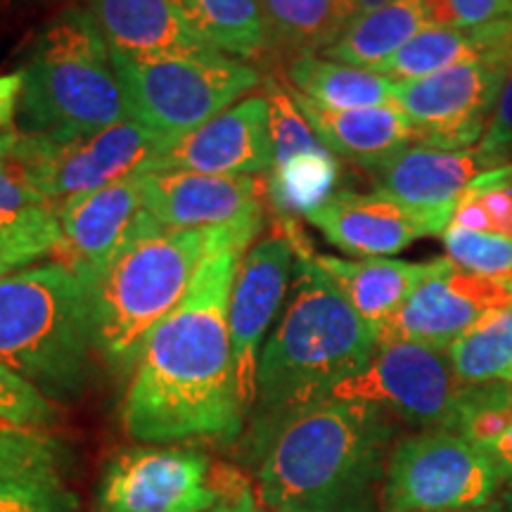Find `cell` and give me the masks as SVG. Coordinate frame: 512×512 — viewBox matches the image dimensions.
I'll return each instance as SVG.
<instances>
[{
  "mask_svg": "<svg viewBox=\"0 0 512 512\" xmlns=\"http://www.w3.org/2000/svg\"><path fill=\"white\" fill-rule=\"evenodd\" d=\"M143 207L169 228H242L259 233L266 188L252 176H209L195 171L138 174Z\"/></svg>",
  "mask_w": 512,
  "mask_h": 512,
  "instance_id": "cell-16",
  "label": "cell"
},
{
  "mask_svg": "<svg viewBox=\"0 0 512 512\" xmlns=\"http://www.w3.org/2000/svg\"><path fill=\"white\" fill-rule=\"evenodd\" d=\"M207 512H264L256 501L252 489L242 482L221 486V501Z\"/></svg>",
  "mask_w": 512,
  "mask_h": 512,
  "instance_id": "cell-39",
  "label": "cell"
},
{
  "mask_svg": "<svg viewBox=\"0 0 512 512\" xmlns=\"http://www.w3.org/2000/svg\"><path fill=\"white\" fill-rule=\"evenodd\" d=\"M460 512H503L501 503L494 501L491 505H484V508H477V510H460Z\"/></svg>",
  "mask_w": 512,
  "mask_h": 512,
  "instance_id": "cell-43",
  "label": "cell"
},
{
  "mask_svg": "<svg viewBox=\"0 0 512 512\" xmlns=\"http://www.w3.org/2000/svg\"><path fill=\"white\" fill-rule=\"evenodd\" d=\"M339 162L328 147L299 152L285 162L271 166L266 181V197L280 214V221L309 216L320 204L335 195Z\"/></svg>",
  "mask_w": 512,
  "mask_h": 512,
  "instance_id": "cell-27",
  "label": "cell"
},
{
  "mask_svg": "<svg viewBox=\"0 0 512 512\" xmlns=\"http://www.w3.org/2000/svg\"><path fill=\"white\" fill-rule=\"evenodd\" d=\"M273 138L266 95H249L219 117L183 133L145 166L157 171H195L209 176H256L271 171Z\"/></svg>",
  "mask_w": 512,
  "mask_h": 512,
  "instance_id": "cell-15",
  "label": "cell"
},
{
  "mask_svg": "<svg viewBox=\"0 0 512 512\" xmlns=\"http://www.w3.org/2000/svg\"><path fill=\"white\" fill-rule=\"evenodd\" d=\"M508 72L496 64H460L399 81L394 107L411 119L415 143L446 152L472 150L484 138Z\"/></svg>",
  "mask_w": 512,
  "mask_h": 512,
  "instance_id": "cell-12",
  "label": "cell"
},
{
  "mask_svg": "<svg viewBox=\"0 0 512 512\" xmlns=\"http://www.w3.org/2000/svg\"><path fill=\"white\" fill-rule=\"evenodd\" d=\"M131 121L183 136L219 117L261 83L252 64L228 55L131 60L112 55Z\"/></svg>",
  "mask_w": 512,
  "mask_h": 512,
  "instance_id": "cell-7",
  "label": "cell"
},
{
  "mask_svg": "<svg viewBox=\"0 0 512 512\" xmlns=\"http://www.w3.org/2000/svg\"><path fill=\"white\" fill-rule=\"evenodd\" d=\"M88 15L112 55L131 60L223 55L188 27L171 0H88Z\"/></svg>",
  "mask_w": 512,
  "mask_h": 512,
  "instance_id": "cell-20",
  "label": "cell"
},
{
  "mask_svg": "<svg viewBox=\"0 0 512 512\" xmlns=\"http://www.w3.org/2000/svg\"><path fill=\"white\" fill-rule=\"evenodd\" d=\"M498 503H501L503 512H512V479H508L501 486V494H498Z\"/></svg>",
  "mask_w": 512,
  "mask_h": 512,
  "instance_id": "cell-42",
  "label": "cell"
},
{
  "mask_svg": "<svg viewBox=\"0 0 512 512\" xmlns=\"http://www.w3.org/2000/svg\"><path fill=\"white\" fill-rule=\"evenodd\" d=\"M425 29H430V17L422 0H382L358 12L342 36L320 55L325 60L375 72Z\"/></svg>",
  "mask_w": 512,
  "mask_h": 512,
  "instance_id": "cell-23",
  "label": "cell"
},
{
  "mask_svg": "<svg viewBox=\"0 0 512 512\" xmlns=\"http://www.w3.org/2000/svg\"><path fill=\"white\" fill-rule=\"evenodd\" d=\"M48 204L36 169L15 157L0 159V221Z\"/></svg>",
  "mask_w": 512,
  "mask_h": 512,
  "instance_id": "cell-35",
  "label": "cell"
},
{
  "mask_svg": "<svg viewBox=\"0 0 512 512\" xmlns=\"http://www.w3.org/2000/svg\"><path fill=\"white\" fill-rule=\"evenodd\" d=\"M188 27L219 53L252 60L271 46L259 0H171Z\"/></svg>",
  "mask_w": 512,
  "mask_h": 512,
  "instance_id": "cell-25",
  "label": "cell"
},
{
  "mask_svg": "<svg viewBox=\"0 0 512 512\" xmlns=\"http://www.w3.org/2000/svg\"><path fill=\"white\" fill-rule=\"evenodd\" d=\"M60 245V221L53 204L0 221V278L34 266Z\"/></svg>",
  "mask_w": 512,
  "mask_h": 512,
  "instance_id": "cell-29",
  "label": "cell"
},
{
  "mask_svg": "<svg viewBox=\"0 0 512 512\" xmlns=\"http://www.w3.org/2000/svg\"><path fill=\"white\" fill-rule=\"evenodd\" d=\"M430 27L472 29L512 19V0H422Z\"/></svg>",
  "mask_w": 512,
  "mask_h": 512,
  "instance_id": "cell-36",
  "label": "cell"
},
{
  "mask_svg": "<svg viewBox=\"0 0 512 512\" xmlns=\"http://www.w3.org/2000/svg\"><path fill=\"white\" fill-rule=\"evenodd\" d=\"M19 117L27 133L55 143H74L128 117L112 53L88 10H64L36 38Z\"/></svg>",
  "mask_w": 512,
  "mask_h": 512,
  "instance_id": "cell-6",
  "label": "cell"
},
{
  "mask_svg": "<svg viewBox=\"0 0 512 512\" xmlns=\"http://www.w3.org/2000/svg\"><path fill=\"white\" fill-rule=\"evenodd\" d=\"M292 91L328 110H363L394 105L396 83L370 69L325 60L318 55H297L287 64Z\"/></svg>",
  "mask_w": 512,
  "mask_h": 512,
  "instance_id": "cell-24",
  "label": "cell"
},
{
  "mask_svg": "<svg viewBox=\"0 0 512 512\" xmlns=\"http://www.w3.org/2000/svg\"><path fill=\"white\" fill-rule=\"evenodd\" d=\"M53 207L60 221L57 261H64L88 278L110 259L131 223L145 209L140 176L121 178Z\"/></svg>",
  "mask_w": 512,
  "mask_h": 512,
  "instance_id": "cell-19",
  "label": "cell"
},
{
  "mask_svg": "<svg viewBox=\"0 0 512 512\" xmlns=\"http://www.w3.org/2000/svg\"><path fill=\"white\" fill-rule=\"evenodd\" d=\"M503 477L486 448L451 430L396 439L382 489V512H460L491 505Z\"/></svg>",
  "mask_w": 512,
  "mask_h": 512,
  "instance_id": "cell-8",
  "label": "cell"
},
{
  "mask_svg": "<svg viewBox=\"0 0 512 512\" xmlns=\"http://www.w3.org/2000/svg\"><path fill=\"white\" fill-rule=\"evenodd\" d=\"M368 171L375 190L394 197L408 209L432 216L448 228L467 185L489 171V166L484 164L477 147L446 152L413 143L370 166Z\"/></svg>",
  "mask_w": 512,
  "mask_h": 512,
  "instance_id": "cell-18",
  "label": "cell"
},
{
  "mask_svg": "<svg viewBox=\"0 0 512 512\" xmlns=\"http://www.w3.org/2000/svg\"><path fill=\"white\" fill-rule=\"evenodd\" d=\"M0 420L27 430H48L57 422V406L34 384L0 363Z\"/></svg>",
  "mask_w": 512,
  "mask_h": 512,
  "instance_id": "cell-34",
  "label": "cell"
},
{
  "mask_svg": "<svg viewBox=\"0 0 512 512\" xmlns=\"http://www.w3.org/2000/svg\"><path fill=\"white\" fill-rule=\"evenodd\" d=\"M351 3L356 5L358 10H368V8H373V5H377V3H382V0H351Z\"/></svg>",
  "mask_w": 512,
  "mask_h": 512,
  "instance_id": "cell-44",
  "label": "cell"
},
{
  "mask_svg": "<svg viewBox=\"0 0 512 512\" xmlns=\"http://www.w3.org/2000/svg\"><path fill=\"white\" fill-rule=\"evenodd\" d=\"M441 242L453 266L482 278L512 283V238L448 226Z\"/></svg>",
  "mask_w": 512,
  "mask_h": 512,
  "instance_id": "cell-31",
  "label": "cell"
},
{
  "mask_svg": "<svg viewBox=\"0 0 512 512\" xmlns=\"http://www.w3.org/2000/svg\"><path fill=\"white\" fill-rule=\"evenodd\" d=\"M396 422L363 401L323 399L280 422L261 451L264 512H382Z\"/></svg>",
  "mask_w": 512,
  "mask_h": 512,
  "instance_id": "cell-2",
  "label": "cell"
},
{
  "mask_svg": "<svg viewBox=\"0 0 512 512\" xmlns=\"http://www.w3.org/2000/svg\"><path fill=\"white\" fill-rule=\"evenodd\" d=\"M313 261L335 283L351 309L368 325H373V330L401 309L415 287L451 264L448 259L411 264V261L382 259V256L339 259L330 254H313Z\"/></svg>",
  "mask_w": 512,
  "mask_h": 512,
  "instance_id": "cell-21",
  "label": "cell"
},
{
  "mask_svg": "<svg viewBox=\"0 0 512 512\" xmlns=\"http://www.w3.org/2000/svg\"><path fill=\"white\" fill-rule=\"evenodd\" d=\"M221 228H169L143 209L110 259L88 275L95 356L112 373H133L150 332L181 304Z\"/></svg>",
  "mask_w": 512,
  "mask_h": 512,
  "instance_id": "cell-4",
  "label": "cell"
},
{
  "mask_svg": "<svg viewBox=\"0 0 512 512\" xmlns=\"http://www.w3.org/2000/svg\"><path fill=\"white\" fill-rule=\"evenodd\" d=\"M467 384L458 380L446 351L413 342L377 344L368 366L330 392L328 399L363 401L418 432H456Z\"/></svg>",
  "mask_w": 512,
  "mask_h": 512,
  "instance_id": "cell-9",
  "label": "cell"
},
{
  "mask_svg": "<svg viewBox=\"0 0 512 512\" xmlns=\"http://www.w3.org/2000/svg\"><path fill=\"white\" fill-rule=\"evenodd\" d=\"M512 306V283L448 264L415 287L394 316L375 330L377 344L413 342L446 351L484 320Z\"/></svg>",
  "mask_w": 512,
  "mask_h": 512,
  "instance_id": "cell-13",
  "label": "cell"
},
{
  "mask_svg": "<svg viewBox=\"0 0 512 512\" xmlns=\"http://www.w3.org/2000/svg\"><path fill=\"white\" fill-rule=\"evenodd\" d=\"M67 453L46 430H27L0 420V477L60 475Z\"/></svg>",
  "mask_w": 512,
  "mask_h": 512,
  "instance_id": "cell-30",
  "label": "cell"
},
{
  "mask_svg": "<svg viewBox=\"0 0 512 512\" xmlns=\"http://www.w3.org/2000/svg\"><path fill=\"white\" fill-rule=\"evenodd\" d=\"M86 278L48 261L0 278V363L53 403L86 392L93 370Z\"/></svg>",
  "mask_w": 512,
  "mask_h": 512,
  "instance_id": "cell-5",
  "label": "cell"
},
{
  "mask_svg": "<svg viewBox=\"0 0 512 512\" xmlns=\"http://www.w3.org/2000/svg\"><path fill=\"white\" fill-rule=\"evenodd\" d=\"M268 117H271V138H273V164L285 162L299 152L318 150L325 147L313 131L309 119L299 110L292 91L275 79L266 81Z\"/></svg>",
  "mask_w": 512,
  "mask_h": 512,
  "instance_id": "cell-32",
  "label": "cell"
},
{
  "mask_svg": "<svg viewBox=\"0 0 512 512\" xmlns=\"http://www.w3.org/2000/svg\"><path fill=\"white\" fill-rule=\"evenodd\" d=\"M486 453H489L491 460L496 463L503 482L512 479V425L494 441V444L486 446Z\"/></svg>",
  "mask_w": 512,
  "mask_h": 512,
  "instance_id": "cell-40",
  "label": "cell"
},
{
  "mask_svg": "<svg viewBox=\"0 0 512 512\" xmlns=\"http://www.w3.org/2000/svg\"><path fill=\"white\" fill-rule=\"evenodd\" d=\"M294 247L280 228L242 256L230 294V347L235 382L245 418L256 403V370L268 328L285 302L294 266Z\"/></svg>",
  "mask_w": 512,
  "mask_h": 512,
  "instance_id": "cell-14",
  "label": "cell"
},
{
  "mask_svg": "<svg viewBox=\"0 0 512 512\" xmlns=\"http://www.w3.org/2000/svg\"><path fill=\"white\" fill-rule=\"evenodd\" d=\"M299 110L320 143L339 157L370 169L406 145L415 143L411 119L399 107H363V110H328L292 91Z\"/></svg>",
  "mask_w": 512,
  "mask_h": 512,
  "instance_id": "cell-22",
  "label": "cell"
},
{
  "mask_svg": "<svg viewBox=\"0 0 512 512\" xmlns=\"http://www.w3.org/2000/svg\"><path fill=\"white\" fill-rule=\"evenodd\" d=\"M259 3L271 43L297 55L323 53L361 12L351 0H259Z\"/></svg>",
  "mask_w": 512,
  "mask_h": 512,
  "instance_id": "cell-26",
  "label": "cell"
},
{
  "mask_svg": "<svg viewBox=\"0 0 512 512\" xmlns=\"http://www.w3.org/2000/svg\"><path fill=\"white\" fill-rule=\"evenodd\" d=\"M22 143H24V133H0V159L3 157H15L19 155V150H22Z\"/></svg>",
  "mask_w": 512,
  "mask_h": 512,
  "instance_id": "cell-41",
  "label": "cell"
},
{
  "mask_svg": "<svg viewBox=\"0 0 512 512\" xmlns=\"http://www.w3.org/2000/svg\"><path fill=\"white\" fill-rule=\"evenodd\" d=\"M176 138L138 121H121L74 143L24 133L17 159L34 166L48 204H62L121 178L143 174L145 166Z\"/></svg>",
  "mask_w": 512,
  "mask_h": 512,
  "instance_id": "cell-11",
  "label": "cell"
},
{
  "mask_svg": "<svg viewBox=\"0 0 512 512\" xmlns=\"http://www.w3.org/2000/svg\"><path fill=\"white\" fill-rule=\"evenodd\" d=\"M256 235L223 226L181 304L150 332L121 408L131 439L157 446L240 439L247 418L230 347V294Z\"/></svg>",
  "mask_w": 512,
  "mask_h": 512,
  "instance_id": "cell-1",
  "label": "cell"
},
{
  "mask_svg": "<svg viewBox=\"0 0 512 512\" xmlns=\"http://www.w3.org/2000/svg\"><path fill=\"white\" fill-rule=\"evenodd\" d=\"M219 501L209 458L176 444L121 448L95 489V512H207Z\"/></svg>",
  "mask_w": 512,
  "mask_h": 512,
  "instance_id": "cell-10",
  "label": "cell"
},
{
  "mask_svg": "<svg viewBox=\"0 0 512 512\" xmlns=\"http://www.w3.org/2000/svg\"><path fill=\"white\" fill-rule=\"evenodd\" d=\"M76 496L60 475L0 477V512H74Z\"/></svg>",
  "mask_w": 512,
  "mask_h": 512,
  "instance_id": "cell-33",
  "label": "cell"
},
{
  "mask_svg": "<svg viewBox=\"0 0 512 512\" xmlns=\"http://www.w3.org/2000/svg\"><path fill=\"white\" fill-rule=\"evenodd\" d=\"M313 254L311 245L294 247L297 280L290 304L259 356L249 415L259 456L280 422L328 399L332 389L368 366L377 349L373 325L351 309Z\"/></svg>",
  "mask_w": 512,
  "mask_h": 512,
  "instance_id": "cell-3",
  "label": "cell"
},
{
  "mask_svg": "<svg viewBox=\"0 0 512 512\" xmlns=\"http://www.w3.org/2000/svg\"><path fill=\"white\" fill-rule=\"evenodd\" d=\"M477 152L489 171L512 164V72L503 81L494 114H491L484 138L479 140Z\"/></svg>",
  "mask_w": 512,
  "mask_h": 512,
  "instance_id": "cell-37",
  "label": "cell"
},
{
  "mask_svg": "<svg viewBox=\"0 0 512 512\" xmlns=\"http://www.w3.org/2000/svg\"><path fill=\"white\" fill-rule=\"evenodd\" d=\"M24 93V72L0 76V133H10Z\"/></svg>",
  "mask_w": 512,
  "mask_h": 512,
  "instance_id": "cell-38",
  "label": "cell"
},
{
  "mask_svg": "<svg viewBox=\"0 0 512 512\" xmlns=\"http://www.w3.org/2000/svg\"><path fill=\"white\" fill-rule=\"evenodd\" d=\"M323 238L344 254L392 256L427 235H444L446 226L432 216L408 209L380 190H337L328 202L306 216Z\"/></svg>",
  "mask_w": 512,
  "mask_h": 512,
  "instance_id": "cell-17",
  "label": "cell"
},
{
  "mask_svg": "<svg viewBox=\"0 0 512 512\" xmlns=\"http://www.w3.org/2000/svg\"><path fill=\"white\" fill-rule=\"evenodd\" d=\"M446 356L463 384H512V306L453 342Z\"/></svg>",
  "mask_w": 512,
  "mask_h": 512,
  "instance_id": "cell-28",
  "label": "cell"
}]
</instances>
